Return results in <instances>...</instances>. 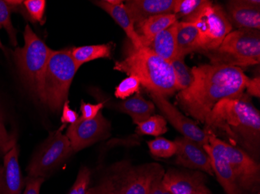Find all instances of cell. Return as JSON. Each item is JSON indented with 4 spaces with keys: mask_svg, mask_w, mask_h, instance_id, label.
<instances>
[{
    "mask_svg": "<svg viewBox=\"0 0 260 194\" xmlns=\"http://www.w3.org/2000/svg\"><path fill=\"white\" fill-rule=\"evenodd\" d=\"M78 69L71 49L53 51L44 72L38 99L52 111H59L68 100L69 90Z\"/></svg>",
    "mask_w": 260,
    "mask_h": 194,
    "instance_id": "cell-4",
    "label": "cell"
},
{
    "mask_svg": "<svg viewBox=\"0 0 260 194\" xmlns=\"http://www.w3.org/2000/svg\"><path fill=\"white\" fill-rule=\"evenodd\" d=\"M163 166L157 163L131 166L118 163L111 174L123 194H148L156 181L163 178Z\"/></svg>",
    "mask_w": 260,
    "mask_h": 194,
    "instance_id": "cell-8",
    "label": "cell"
},
{
    "mask_svg": "<svg viewBox=\"0 0 260 194\" xmlns=\"http://www.w3.org/2000/svg\"><path fill=\"white\" fill-rule=\"evenodd\" d=\"M93 4L101 7L115 20L126 33L130 43L135 48L143 47L141 39L135 28V23L128 14L123 1L119 0H101L93 1Z\"/></svg>",
    "mask_w": 260,
    "mask_h": 194,
    "instance_id": "cell-19",
    "label": "cell"
},
{
    "mask_svg": "<svg viewBox=\"0 0 260 194\" xmlns=\"http://www.w3.org/2000/svg\"><path fill=\"white\" fill-rule=\"evenodd\" d=\"M23 37L24 45L16 48L13 56L23 83L38 98L44 72L53 50L38 37L28 24Z\"/></svg>",
    "mask_w": 260,
    "mask_h": 194,
    "instance_id": "cell-6",
    "label": "cell"
},
{
    "mask_svg": "<svg viewBox=\"0 0 260 194\" xmlns=\"http://www.w3.org/2000/svg\"><path fill=\"white\" fill-rule=\"evenodd\" d=\"M214 65L248 67L260 62V32L238 29L223 39L218 48L204 52Z\"/></svg>",
    "mask_w": 260,
    "mask_h": 194,
    "instance_id": "cell-5",
    "label": "cell"
},
{
    "mask_svg": "<svg viewBox=\"0 0 260 194\" xmlns=\"http://www.w3.org/2000/svg\"><path fill=\"white\" fill-rule=\"evenodd\" d=\"M192 71L193 83L179 92L176 101L186 114L202 124L220 100L243 93L249 78L242 68L229 65L207 64L193 67Z\"/></svg>",
    "mask_w": 260,
    "mask_h": 194,
    "instance_id": "cell-1",
    "label": "cell"
},
{
    "mask_svg": "<svg viewBox=\"0 0 260 194\" xmlns=\"http://www.w3.org/2000/svg\"><path fill=\"white\" fill-rule=\"evenodd\" d=\"M79 118L80 117H79L78 113L70 108V102L69 100H67L62 106V115L61 118L62 123L64 125L66 124L72 125V124L75 123Z\"/></svg>",
    "mask_w": 260,
    "mask_h": 194,
    "instance_id": "cell-37",
    "label": "cell"
},
{
    "mask_svg": "<svg viewBox=\"0 0 260 194\" xmlns=\"http://www.w3.org/2000/svg\"><path fill=\"white\" fill-rule=\"evenodd\" d=\"M206 133L208 135L209 144L204 145V148L210 156L212 169L218 183L226 194H244L235 180L226 156L224 141L213 133Z\"/></svg>",
    "mask_w": 260,
    "mask_h": 194,
    "instance_id": "cell-12",
    "label": "cell"
},
{
    "mask_svg": "<svg viewBox=\"0 0 260 194\" xmlns=\"http://www.w3.org/2000/svg\"><path fill=\"white\" fill-rule=\"evenodd\" d=\"M87 194H123L115 182V179L109 173L105 176L98 184L89 187Z\"/></svg>",
    "mask_w": 260,
    "mask_h": 194,
    "instance_id": "cell-30",
    "label": "cell"
},
{
    "mask_svg": "<svg viewBox=\"0 0 260 194\" xmlns=\"http://www.w3.org/2000/svg\"><path fill=\"white\" fill-rule=\"evenodd\" d=\"M152 102L156 105L162 116L169 121L175 129L185 138H189L201 145L209 144L208 135L204 130L201 129L195 121L182 114L176 106L160 95L150 93Z\"/></svg>",
    "mask_w": 260,
    "mask_h": 194,
    "instance_id": "cell-13",
    "label": "cell"
},
{
    "mask_svg": "<svg viewBox=\"0 0 260 194\" xmlns=\"http://www.w3.org/2000/svg\"><path fill=\"white\" fill-rule=\"evenodd\" d=\"M175 0H128L125 3L135 26L153 16L173 14Z\"/></svg>",
    "mask_w": 260,
    "mask_h": 194,
    "instance_id": "cell-18",
    "label": "cell"
},
{
    "mask_svg": "<svg viewBox=\"0 0 260 194\" xmlns=\"http://www.w3.org/2000/svg\"><path fill=\"white\" fill-rule=\"evenodd\" d=\"M13 10L14 7L9 5L6 1L0 0V26L5 28L10 37V43L16 47L17 45V30L13 26L10 17Z\"/></svg>",
    "mask_w": 260,
    "mask_h": 194,
    "instance_id": "cell-29",
    "label": "cell"
},
{
    "mask_svg": "<svg viewBox=\"0 0 260 194\" xmlns=\"http://www.w3.org/2000/svg\"><path fill=\"white\" fill-rule=\"evenodd\" d=\"M110 128V123L100 112L92 120H84L80 117L75 123L70 125L66 136L73 151L77 152L108 137Z\"/></svg>",
    "mask_w": 260,
    "mask_h": 194,
    "instance_id": "cell-11",
    "label": "cell"
},
{
    "mask_svg": "<svg viewBox=\"0 0 260 194\" xmlns=\"http://www.w3.org/2000/svg\"><path fill=\"white\" fill-rule=\"evenodd\" d=\"M16 141V137L7 131L2 114L0 113V158H4L10 150L14 148L17 144Z\"/></svg>",
    "mask_w": 260,
    "mask_h": 194,
    "instance_id": "cell-34",
    "label": "cell"
},
{
    "mask_svg": "<svg viewBox=\"0 0 260 194\" xmlns=\"http://www.w3.org/2000/svg\"><path fill=\"white\" fill-rule=\"evenodd\" d=\"M17 144L4 156L0 166V194H21L24 186L18 162Z\"/></svg>",
    "mask_w": 260,
    "mask_h": 194,
    "instance_id": "cell-17",
    "label": "cell"
},
{
    "mask_svg": "<svg viewBox=\"0 0 260 194\" xmlns=\"http://www.w3.org/2000/svg\"><path fill=\"white\" fill-rule=\"evenodd\" d=\"M1 28H2V27L0 26V30H1ZM0 48H1V49H3V50H4V49H5V48H4V45H3L1 40H0Z\"/></svg>",
    "mask_w": 260,
    "mask_h": 194,
    "instance_id": "cell-41",
    "label": "cell"
},
{
    "mask_svg": "<svg viewBox=\"0 0 260 194\" xmlns=\"http://www.w3.org/2000/svg\"><path fill=\"white\" fill-rule=\"evenodd\" d=\"M140 80L134 75H129L125 80H122L119 86L115 89V95L117 98L125 100L131 95L137 93L140 90Z\"/></svg>",
    "mask_w": 260,
    "mask_h": 194,
    "instance_id": "cell-31",
    "label": "cell"
},
{
    "mask_svg": "<svg viewBox=\"0 0 260 194\" xmlns=\"http://www.w3.org/2000/svg\"><path fill=\"white\" fill-rule=\"evenodd\" d=\"M185 56L177 55L170 62L175 75V83L179 91L187 90L191 87L194 81V75L192 68L185 62Z\"/></svg>",
    "mask_w": 260,
    "mask_h": 194,
    "instance_id": "cell-25",
    "label": "cell"
},
{
    "mask_svg": "<svg viewBox=\"0 0 260 194\" xmlns=\"http://www.w3.org/2000/svg\"><path fill=\"white\" fill-rule=\"evenodd\" d=\"M167 121L161 115L153 114L146 121L137 125V134L159 137L168 131Z\"/></svg>",
    "mask_w": 260,
    "mask_h": 194,
    "instance_id": "cell-26",
    "label": "cell"
},
{
    "mask_svg": "<svg viewBox=\"0 0 260 194\" xmlns=\"http://www.w3.org/2000/svg\"><path fill=\"white\" fill-rule=\"evenodd\" d=\"M208 0H175L173 14L179 21L188 18L196 14L203 6L207 4Z\"/></svg>",
    "mask_w": 260,
    "mask_h": 194,
    "instance_id": "cell-28",
    "label": "cell"
},
{
    "mask_svg": "<svg viewBox=\"0 0 260 194\" xmlns=\"http://www.w3.org/2000/svg\"><path fill=\"white\" fill-rule=\"evenodd\" d=\"M223 141V140H222ZM226 156L244 194H260V165L239 147L224 141Z\"/></svg>",
    "mask_w": 260,
    "mask_h": 194,
    "instance_id": "cell-10",
    "label": "cell"
},
{
    "mask_svg": "<svg viewBox=\"0 0 260 194\" xmlns=\"http://www.w3.org/2000/svg\"><path fill=\"white\" fill-rule=\"evenodd\" d=\"M63 128L51 133L39 147L27 167L29 177L45 178L74 152L68 138L62 135Z\"/></svg>",
    "mask_w": 260,
    "mask_h": 194,
    "instance_id": "cell-9",
    "label": "cell"
},
{
    "mask_svg": "<svg viewBox=\"0 0 260 194\" xmlns=\"http://www.w3.org/2000/svg\"><path fill=\"white\" fill-rule=\"evenodd\" d=\"M164 186L162 184V178L156 181L155 183L152 186L151 189L148 194H160L163 190Z\"/></svg>",
    "mask_w": 260,
    "mask_h": 194,
    "instance_id": "cell-39",
    "label": "cell"
},
{
    "mask_svg": "<svg viewBox=\"0 0 260 194\" xmlns=\"http://www.w3.org/2000/svg\"><path fill=\"white\" fill-rule=\"evenodd\" d=\"M147 145L153 156L163 159L172 157L177 151L175 141H170L162 137H157L155 139L147 141Z\"/></svg>",
    "mask_w": 260,
    "mask_h": 194,
    "instance_id": "cell-27",
    "label": "cell"
},
{
    "mask_svg": "<svg viewBox=\"0 0 260 194\" xmlns=\"http://www.w3.org/2000/svg\"><path fill=\"white\" fill-rule=\"evenodd\" d=\"M23 6L33 22H39L43 24L46 1L45 0H26L23 1Z\"/></svg>",
    "mask_w": 260,
    "mask_h": 194,
    "instance_id": "cell-32",
    "label": "cell"
},
{
    "mask_svg": "<svg viewBox=\"0 0 260 194\" xmlns=\"http://www.w3.org/2000/svg\"><path fill=\"white\" fill-rule=\"evenodd\" d=\"M225 12L232 25L239 29L260 30V1L258 0L229 1Z\"/></svg>",
    "mask_w": 260,
    "mask_h": 194,
    "instance_id": "cell-16",
    "label": "cell"
},
{
    "mask_svg": "<svg viewBox=\"0 0 260 194\" xmlns=\"http://www.w3.org/2000/svg\"><path fill=\"white\" fill-rule=\"evenodd\" d=\"M118 107L121 111L132 118L135 125L146 121L154 114L156 108L153 102L146 100L140 93L123 100Z\"/></svg>",
    "mask_w": 260,
    "mask_h": 194,
    "instance_id": "cell-23",
    "label": "cell"
},
{
    "mask_svg": "<svg viewBox=\"0 0 260 194\" xmlns=\"http://www.w3.org/2000/svg\"><path fill=\"white\" fill-rule=\"evenodd\" d=\"M177 22L169 28L159 33L147 46L152 52L168 62H172L178 54L176 43Z\"/></svg>",
    "mask_w": 260,
    "mask_h": 194,
    "instance_id": "cell-21",
    "label": "cell"
},
{
    "mask_svg": "<svg viewBox=\"0 0 260 194\" xmlns=\"http://www.w3.org/2000/svg\"><path fill=\"white\" fill-rule=\"evenodd\" d=\"M177 55L186 56L188 54L200 52V36L193 23L177 22Z\"/></svg>",
    "mask_w": 260,
    "mask_h": 194,
    "instance_id": "cell-22",
    "label": "cell"
},
{
    "mask_svg": "<svg viewBox=\"0 0 260 194\" xmlns=\"http://www.w3.org/2000/svg\"><path fill=\"white\" fill-rule=\"evenodd\" d=\"M160 194H172L170 192H169V190H167V189H165V187H164L163 190H162L161 193Z\"/></svg>",
    "mask_w": 260,
    "mask_h": 194,
    "instance_id": "cell-40",
    "label": "cell"
},
{
    "mask_svg": "<svg viewBox=\"0 0 260 194\" xmlns=\"http://www.w3.org/2000/svg\"><path fill=\"white\" fill-rule=\"evenodd\" d=\"M45 178L29 177L25 179V190L23 194H40L41 186L43 183Z\"/></svg>",
    "mask_w": 260,
    "mask_h": 194,
    "instance_id": "cell-36",
    "label": "cell"
},
{
    "mask_svg": "<svg viewBox=\"0 0 260 194\" xmlns=\"http://www.w3.org/2000/svg\"><path fill=\"white\" fill-rule=\"evenodd\" d=\"M114 69L137 77L150 93L168 99L179 91L170 62L147 47L135 48L131 43L126 45L125 57L115 62Z\"/></svg>",
    "mask_w": 260,
    "mask_h": 194,
    "instance_id": "cell-3",
    "label": "cell"
},
{
    "mask_svg": "<svg viewBox=\"0 0 260 194\" xmlns=\"http://www.w3.org/2000/svg\"><path fill=\"white\" fill-rule=\"evenodd\" d=\"M175 142L177 147L175 154L177 165L214 176L210 156L203 145L183 136L177 138Z\"/></svg>",
    "mask_w": 260,
    "mask_h": 194,
    "instance_id": "cell-15",
    "label": "cell"
},
{
    "mask_svg": "<svg viewBox=\"0 0 260 194\" xmlns=\"http://www.w3.org/2000/svg\"><path fill=\"white\" fill-rule=\"evenodd\" d=\"M90 171L87 167H82L77 175L75 183L68 194H87L90 187Z\"/></svg>",
    "mask_w": 260,
    "mask_h": 194,
    "instance_id": "cell-33",
    "label": "cell"
},
{
    "mask_svg": "<svg viewBox=\"0 0 260 194\" xmlns=\"http://www.w3.org/2000/svg\"><path fill=\"white\" fill-rule=\"evenodd\" d=\"M246 93L250 96H255L259 98L260 96V78L255 77L253 79L248 78L245 83Z\"/></svg>",
    "mask_w": 260,
    "mask_h": 194,
    "instance_id": "cell-38",
    "label": "cell"
},
{
    "mask_svg": "<svg viewBox=\"0 0 260 194\" xmlns=\"http://www.w3.org/2000/svg\"><path fill=\"white\" fill-rule=\"evenodd\" d=\"M193 23L200 36L199 53L214 50L232 32V25L225 10L218 4L207 1L193 15L181 20Z\"/></svg>",
    "mask_w": 260,
    "mask_h": 194,
    "instance_id": "cell-7",
    "label": "cell"
},
{
    "mask_svg": "<svg viewBox=\"0 0 260 194\" xmlns=\"http://www.w3.org/2000/svg\"><path fill=\"white\" fill-rule=\"evenodd\" d=\"M204 125L206 132L223 137L228 144L239 147L255 161L259 160L260 113L245 92L218 102Z\"/></svg>",
    "mask_w": 260,
    "mask_h": 194,
    "instance_id": "cell-2",
    "label": "cell"
},
{
    "mask_svg": "<svg viewBox=\"0 0 260 194\" xmlns=\"http://www.w3.org/2000/svg\"><path fill=\"white\" fill-rule=\"evenodd\" d=\"M178 21L174 14H160L153 16L141 22L137 25V33L141 39L143 46L147 47L154 37L160 32L169 28Z\"/></svg>",
    "mask_w": 260,
    "mask_h": 194,
    "instance_id": "cell-20",
    "label": "cell"
},
{
    "mask_svg": "<svg viewBox=\"0 0 260 194\" xmlns=\"http://www.w3.org/2000/svg\"><path fill=\"white\" fill-rule=\"evenodd\" d=\"M162 184L172 194H214L207 186L205 175L197 170L169 169L165 172Z\"/></svg>",
    "mask_w": 260,
    "mask_h": 194,
    "instance_id": "cell-14",
    "label": "cell"
},
{
    "mask_svg": "<svg viewBox=\"0 0 260 194\" xmlns=\"http://www.w3.org/2000/svg\"><path fill=\"white\" fill-rule=\"evenodd\" d=\"M112 44L107 45H88L71 49V55L74 62L80 68L86 62L99 58H111Z\"/></svg>",
    "mask_w": 260,
    "mask_h": 194,
    "instance_id": "cell-24",
    "label": "cell"
},
{
    "mask_svg": "<svg viewBox=\"0 0 260 194\" xmlns=\"http://www.w3.org/2000/svg\"><path fill=\"white\" fill-rule=\"evenodd\" d=\"M103 106L104 104L102 103L91 104V103L82 101L80 103V111H81L82 116L80 118L84 120H92L95 118L100 113Z\"/></svg>",
    "mask_w": 260,
    "mask_h": 194,
    "instance_id": "cell-35",
    "label": "cell"
}]
</instances>
